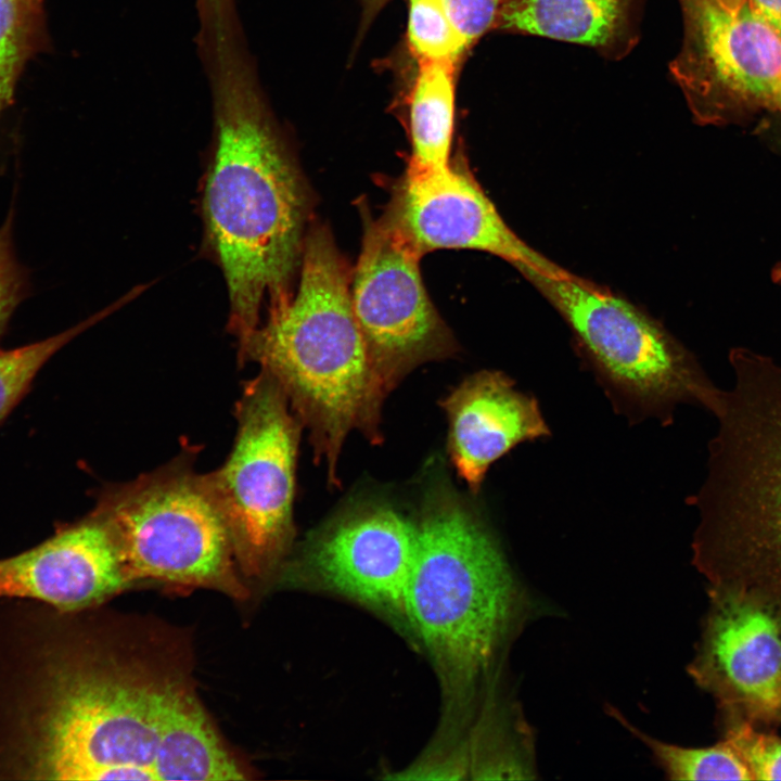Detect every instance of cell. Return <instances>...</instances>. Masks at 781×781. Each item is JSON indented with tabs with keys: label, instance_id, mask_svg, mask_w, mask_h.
<instances>
[{
	"label": "cell",
	"instance_id": "19",
	"mask_svg": "<svg viewBox=\"0 0 781 781\" xmlns=\"http://www.w3.org/2000/svg\"><path fill=\"white\" fill-rule=\"evenodd\" d=\"M609 713L648 746L670 780H753L746 764L725 739L709 746H680L640 731L615 708L609 707Z\"/></svg>",
	"mask_w": 781,
	"mask_h": 781
},
{
	"label": "cell",
	"instance_id": "20",
	"mask_svg": "<svg viewBox=\"0 0 781 781\" xmlns=\"http://www.w3.org/2000/svg\"><path fill=\"white\" fill-rule=\"evenodd\" d=\"M138 295L139 291L133 289L88 319L44 340L11 349L0 348V424L29 392L39 370L56 351Z\"/></svg>",
	"mask_w": 781,
	"mask_h": 781
},
{
	"label": "cell",
	"instance_id": "10",
	"mask_svg": "<svg viewBox=\"0 0 781 781\" xmlns=\"http://www.w3.org/2000/svg\"><path fill=\"white\" fill-rule=\"evenodd\" d=\"M708 609L688 673L710 694L718 725L781 726V597L709 585Z\"/></svg>",
	"mask_w": 781,
	"mask_h": 781
},
{
	"label": "cell",
	"instance_id": "9",
	"mask_svg": "<svg viewBox=\"0 0 781 781\" xmlns=\"http://www.w3.org/2000/svg\"><path fill=\"white\" fill-rule=\"evenodd\" d=\"M683 41L670 63L696 123L744 124L768 113L781 118V38L753 14L717 0H679Z\"/></svg>",
	"mask_w": 781,
	"mask_h": 781
},
{
	"label": "cell",
	"instance_id": "18",
	"mask_svg": "<svg viewBox=\"0 0 781 781\" xmlns=\"http://www.w3.org/2000/svg\"><path fill=\"white\" fill-rule=\"evenodd\" d=\"M410 94L411 156L408 171L441 170L450 166L454 120V78L458 65L420 60Z\"/></svg>",
	"mask_w": 781,
	"mask_h": 781
},
{
	"label": "cell",
	"instance_id": "27",
	"mask_svg": "<svg viewBox=\"0 0 781 781\" xmlns=\"http://www.w3.org/2000/svg\"><path fill=\"white\" fill-rule=\"evenodd\" d=\"M725 9L737 13L745 4L746 0H717Z\"/></svg>",
	"mask_w": 781,
	"mask_h": 781
},
{
	"label": "cell",
	"instance_id": "14",
	"mask_svg": "<svg viewBox=\"0 0 781 781\" xmlns=\"http://www.w3.org/2000/svg\"><path fill=\"white\" fill-rule=\"evenodd\" d=\"M129 585L112 533L93 510L75 522L59 524L53 535L36 546L0 558V598L84 611Z\"/></svg>",
	"mask_w": 781,
	"mask_h": 781
},
{
	"label": "cell",
	"instance_id": "4",
	"mask_svg": "<svg viewBox=\"0 0 781 781\" xmlns=\"http://www.w3.org/2000/svg\"><path fill=\"white\" fill-rule=\"evenodd\" d=\"M415 526L406 618L460 689L491 668L525 612L497 540L468 509L432 504Z\"/></svg>",
	"mask_w": 781,
	"mask_h": 781
},
{
	"label": "cell",
	"instance_id": "17",
	"mask_svg": "<svg viewBox=\"0 0 781 781\" xmlns=\"http://www.w3.org/2000/svg\"><path fill=\"white\" fill-rule=\"evenodd\" d=\"M158 780H242L244 771L228 753L191 690L177 681L162 715Z\"/></svg>",
	"mask_w": 781,
	"mask_h": 781
},
{
	"label": "cell",
	"instance_id": "15",
	"mask_svg": "<svg viewBox=\"0 0 781 781\" xmlns=\"http://www.w3.org/2000/svg\"><path fill=\"white\" fill-rule=\"evenodd\" d=\"M514 385L505 373L484 370L441 402L449 420L452 462L473 492L479 490L489 466L515 446L551 435L538 400Z\"/></svg>",
	"mask_w": 781,
	"mask_h": 781
},
{
	"label": "cell",
	"instance_id": "29",
	"mask_svg": "<svg viewBox=\"0 0 781 781\" xmlns=\"http://www.w3.org/2000/svg\"><path fill=\"white\" fill-rule=\"evenodd\" d=\"M35 1L38 2V3H40V4L43 3V0H35Z\"/></svg>",
	"mask_w": 781,
	"mask_h": 781
},
{
	"label": "cell",
	"instance_id": "24",
	"mask_svg": "<svg viewBox=\"0 0 781 781\" xmlns=\"http://www.w3.org/2000/svg\"><path fill=\"white\" fill-rule=\"evenodd\" d=\"M452 24L470 50L494 29L500 0H445Z\"/></svg>",
	"mask_w": 781,
	"mask_h": 781
},
{
	"label": "cell",
	"instance_id": "22",
	"mask_svg": "<svg viewBox=\"0 0 781 781\" xmlns=\"http://www.w3.org/2000/svg\"><path fill=\"white\" fill-rule=\"evenodd\" d=\"M750 769L753 780H781V737L774 730L735 721L718 725Z\"/></svg>",
	"mask_w": 781,
	"mask_h": 781
},
{
	"label": "cell",
	"instance_id": "8",
	"mask_svg": "<svg viewBox=\"0 0 781 781\" xmlns=\"http://www.w3.org/2000/svg\"><path fill=\"white\" fill-rule=\"evenodd\" d=\"M238 430L225 463L206 474L234 556L248 575L276 565L294 534L293 502L302 423L267 371L247 381L235 405Z\"/></svg>",
	"mask_w": 781,
	"mask_h": 781
},
{
	"label": "cell",
	"instance_id": "6",
	"mask_svg": "<svg viewBox=\"0 0 781 781\" xmlns=\"http://www.w3.org/2000/svg\"><path fill=\"white\" fill-rule=\"evenodd\" d=\"M571 327L614 409L630 423L670 424L678 405L715 414L722 389L695 357L656 322L607 290L574 274L552 278L515 267Z\"/></svg>",
	"mask_w": 781,
	"mask_h": 781
},
{
	"label": "cell",
	"instance_id": "7",
	"mask_svg": "<svg viewBox=\"0 0 781 781\" xmlns=\"http://www.w3.org/2000/svg\"><path fill=\"white\" fill-rule=\"evenodd\" d=\"M87 619L49 780H158L162 715L176 680L113 654Z\"/></svg>",
	"mask_w": 781,
	"mask_h": 781
},
{
	"label": "cell",
	"instance_id": "3",
	"mask_svg": "<svg viewBox=\"0 0 781 781\" xmlns=\"http://www.w3.org/2000/svg\"><path fill=\"white\" fill-rule=\"evenodd\" d=\"M728 359L706 477L687 499L699 512L692 563L709 585L781 597V364L746 347Z\"/></svg>",
	"mask_w": 781,
	"mask_h": 781
},
{
	"label": "cell",
	"instance_id": "21",
	"mask_svg": "<svg viewBox=\"0 0 781 781\" xmlns=\"http://www.w3.org/2000/svg\"><path fill=\"white\" fill-rule=\"evenodd\" d=\"M407 38L417 61L458 65L469 50L450 20L445 0H410Z\"/></svg>",
	"mask_w": 781,
	"mask_h": 781
},
{
	"label": "cell",
	"instance_id": "28",
	"mask_svg": "<svg viewBox=\"0 0 781 781\" xmlns=\"http://www.w3.org/2000/svg\"><path fill=\"white\" fill-rule=\"evenodd\" d=\"M771 280L774 283L781 284V261L772 268Z\"/></svg>",
	"mask_w": 781,
	"mask_h": 781
},
{
	"label": "cell",
	"instance_id": "25",
	"mask_svg": "<svg viewBox=\"0 0 781 781\" xmlns=\"http://www.w3.org/2000/svg\"><path fill=\"white\" fill-rule=\"evenodd\" d=\"M755 16L781 38V0H746Z\"/></svg>",
	"mask_w": 781,
	"mask_h": 781
},
{
	"label": "cell",
	"instance_id": "2",
	"mask_svg": "<svg viewBox=\"0 0 781 781\" xmlns=\"http://www.w3.org/2000/svg\"><path fill=\"white\" fill-rule=\"evenodd\" d=\"M351 273L329 229L310 226L291 299L266 316L238 356L241 366L255 361L274 377L334 484L349 432L381 441L382 404L389 393L354 315Z\"/></svg>",
	"mask_w": 781,
	"mask_h": 781
},
{
	"label": "cell",
	"instance_id": "11",
	"mask_svg": "<svg viewBox=\"0 0 781 781\" xmlns=\"http://www.w3.org/2000/svg\"><path fill=\"white\" fill-rule=\"evenodd\" d=\"M420 259L382 218L366 220L350 298L369 357L389 392L413 368L456 347L424 287Z\"/></svg>",
	"mask_w": 781,
	"mask_h": 781
},
{
	"label": "cell",
	"instance_id": "16",
	"mask_svg": "<svg viewBox=\"0 0 781 781\" xmlns=\"http://www.w3.org/2000/svg\"><path fill=\"white\" fill-rule=\"evenodd\" d=\"M643 0H500L494 29L586 44L617 57L637 42Z\"/></svg>",
	"mask_w": 781,
	"mask_h": 781
},
{
	"label": "cell",
	"instance_id": "1",
	"mask_svg": "<svg viewBox=\"0 0 781 781\" xmlns=\"http://www.w3.org/2000/svg\"><path fill=\"white\" fill-rule=\"evenodd\" d=\"M199 43L214 105L215 138L202 214L207 245L228 289V331L238 355L298 278L311 196L261 94L235 11L200 16Z\"/></svg>",
	"mask_w": 781,
	"mask_h": 781
},
{
	"label": "cell",
	"instance_id": "23",
	"mask_svg": "<svg viewBox=\"0 0 781 781\" xmlns=\"http://www.w3.org/2000/svg\"><path fill=\"white\" fill-rule=\"evenodd\" d=\"M13 222L14 208L11 207L0 226V336L29 291L28 272L14 248Z\"/></svg>",
	"mask_w": 781,
	"mask_h": 781
},
{
	"label": "cell",
	"instance_id": "5",
	"mask_svg": "<svg viewBox=\"0 0 781 781\" xmlns=\"http://www.w3.org/2000/svg\"><path fill=\"white\" fill-rule=\"evenodd\" d=\"M183 450L168 463L103 486L93 511L108 527L127 576L175 588H208L243 599L230 533L206 474Z\"/></svg>",
	"mask_w": 781,
	"mask_h": 781
},
{
	"label": "cell",
	"instance_id": "26",
	"mask_svg": "<svg viewBox=\"0 0 781 781\" xmlns=\"http://www.w3.org/2000/svg\"><path fill=\"white\" fill-rule=\"evenodd\" d=\"M389 1L390 0H361L362 14L359 36H361L367 30V28L371 25L380 11Z\"/></svg>",
	"mask_w": 781,
	"mask_h": 781
},
{
	"label": "cell",
	"instance_id": "13",
	"mask_svg": "<svg viewBox=\"0 0 781 781\" xmlns=\"http://www.w3.org/2000/svg\"><path fill=\"white\" fill-rule=\"evenodd\" d=\"M414 548V524L390 508H367L311 537L299 556L285 565L280 581L296 586L312 580L406 618Z\"/></svg>",
	"mask_w": 781,
	"mask_h": 781
},
{
	"label": "cell",
	"instance_id": "12",
	"mask_svg": "<svg viewBox=\"0 0 781 781\" xmlns=\"http://www.w3.org/2000/svg\"><path fill=\"white\" fill-rule=\"evenodd\" d=\"M381 218L420 257L441 248H469L548 277L571 274L521 240L463 168L406 170Z\"/></svg>",
	"mask_w": 781,
	"mask_h": 781
}]
</instances>
